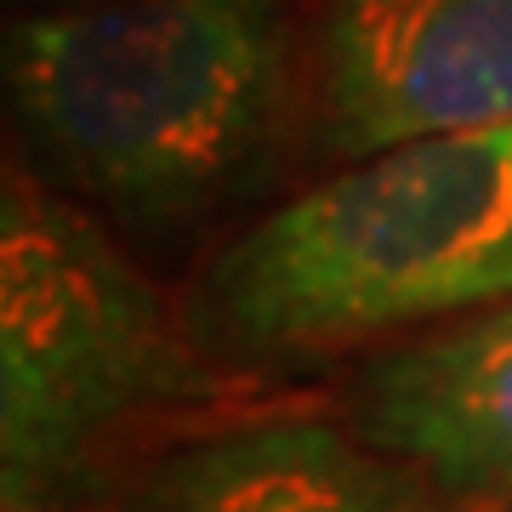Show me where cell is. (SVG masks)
<instances>
[{
  "mask_svg": "<svg viewBox=\"0 0 512 512\" xmlns=\"http://www.w3.org/2000/svg\"><path fill=\"white\" fill-rule=\"evenodd\" d=\"M29 171L143 245L274 183L296 131L285 0H63L6 35Z\"/></svg>",
  "mask_w": 512,
  "mask_h": 512,
  "instance_id": "cell-1",
  "label": "cell"
},
{
  "mask_svg": "<svg viewBox=\"0 0 512 512\" xmlns=\"http://www.w3.org/2000/svg\"><path fill=\"white\" fill-rule=\"evenodd\" d=\"M490 512H512V495H507V501H490Z\"/></svg>",
  "mask_w": 512,
  "mask_h": 512,
  "instance_id": "cell-8",
  "label": "cell"
},
{
  "mask_svg": "<svg viewBox=\"0 0 512 512\" xmlns=\"http://www.w3.org/2000/svg\"><path fill=\"white\" fill-rule=\"evenodd\" d=\"M512 234V126L421 137L262 211L188 302L228 365H308L484 308Z\"/></svg>",
  "mask_w": 512,
  "mask_h": 512,
  "instance_id": "cell-3",
  "label": "cell"
},
{
  "mask_svg": "<svg viewBox=\"0 0 512 512\" xmlns=\"http://www.w3.org/2000/svg\"><path fill=\"white\" fill-rule=\"evenodd\" d=\"M387 456L421 467L461 501L512 495V302L421 325L365 359L348 399Z\"/></svg>",
  "mask_w": 512,
  "mask_h": 512,
  "instance_id": "cell-6",
  "label": "cell"
},
{
  "mask_svg": "<svg viewBox=\"0 0 512 512\" xmlns=\"http://www.w3.org/2000/svg\"><path fill=\"white\" fill-rule=\"evenodd\" d=\"M268 410L194 313L40 171L0 200V495L6 512H109L171 444Z\"/></svg>",
  "mask_w": 512,
  "mask_h": 512,
  "instance_id": "cell-2",
  "label": "cell"
},
{
  "mask_svg": "<svg viewBox=\"0 0 512 512\" xmlns=\"http://www.w3.org/2000/svg\"><path fill=\"white\" fill-rule=\"evenodd\" d=\"M490 302H512V234H507V245L495 251L490 274H484V308H490Z\"/></svg>",
  "mask_w": 512,
  "mask_h": 512,
  "instance_id": "cell-7",
  "label": "cell"
},
{
  "mask_svg": "<svg viewBox=\"0 0 512 512\" xmlns=\"http://www.w3.org/2000/svg\"><path fill=\"white\" fill-rule=\"evenodd\" d=\"M35 6H63V0H35Z\"/></svg>",
  "mask_w": 512,
  "mask_h": 512,
  "instance_id": "cell-9",
  "label": "cell"
},
{
  "mask_svg": "<svg viewBox=\"0 0 512 512\" xmlns=\"http://www.w3.org/2000/svg\"><path fill=\"white\" fill-rule=\"evenodd\" d=\"M501 126H512V0H325L313 40L325 160Z\"/></svg>",
  "mask_w": 512,
  "mask_h": 512,
  "instance_id": "cell-4",
  "label": "cell"
},
{
  "mask_svg": "<svg viewBox=\"0 0 512 512\" xmlns=\"http://www.w3.org/2000/svg\"><path fill=\"white\" fill-rule=\"evenodd\" d=\"M109 512H490L359 427L296 404L251 410L154 456Z\"/></svg>",
  "mask_w": 512,
  "mask_h": 512,
  "instance_id": "cell-5",
  "label": "cell"
}]
</instances>
